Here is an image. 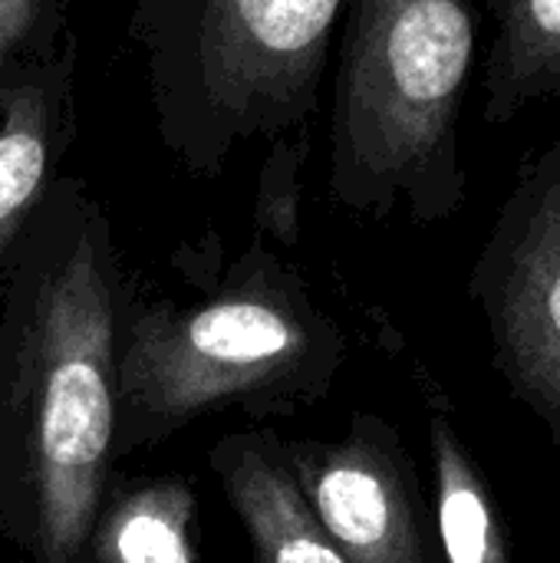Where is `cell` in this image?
<instances>
[{
    "mask_svg": "<svg viewBox=\"0 0 560 563\" xmlns=\"http://www.w3.org/2000/svg\"><path fill=\"white\" fill-rule=\"evenodd\" d=\"M86 563H198V495L185 475H112Z\"/></svg>",
    "mask_w": 560,
    "mask_h": 563,
    "instance_id": "9c48e42d",
    "label": "cell"
},
{
    "mask_svg": "<svg viewBox=\"0 0 560 563\" xmlns=\"http://www.w3.org/2000/svg\"><path fill=\"white\" fill-rule=\"evenodd\" d=\"M69 0H0V112L13 79L43 59L69 30Z\"/></svg>",
    "mask_w": 560,
    "mask_h": 563,
    "instance_id": "7c38bea8",
    "label": "cell"
},
{
    "mask_svg": "<svg viewBox=\"0 0 560 563\" xmlns=\"http://www.w3.org/2000/svg\"><path fill=\"white\" fill-rule=\"evenodd\" d=\"M343 360L340 323L257 234L198 300L135 294L119 340L116 462L215 412L264 422L314 409Z\"/></svg>",
    "mask_w": 560,
    "mask_h": 563,
    "instance_id": "7a4b0ae2",
    "label": "cell"
},
{
    "mask_svg": "<svg viewBox=\"0 0 560 563\" xmlns=\"http://www.w3.org/2000/svg\"><path fill=\"white\" fill-rule=\"evenodd\" d=\"M347 0H132L162 145L215 178L251 139H284L320 99Z\"/></svg>",
    "mask_w": 560,
    "mask_h": 563,
    "instance_id": "277c9868",
    "label": "cell"
},
{
    "mask_svg": "<svg viewBox=\"0 0 560 563\" xmlns=\"http://www.w3.org/2000/svg\"><path fill=\"white\" fill-rule=\"evenodd\" d=\"M488 10L495 36L482 69V122L502 129L560 96V0H488Z\"/></svg>",
    "mask_w": 560,
    "mask_h": 563,
    "instance_id": "8fae6325",
    "label": "cell"
},
{
    "mask_svg": "<svg viewBox=\"0 0 560 563\" xmlns=\"http://www.w3.org/2000/svg\"><path fill=\"white\" fill-rule=\"evenodd\" d=\"M135 294L106 208L59 175L0 267V538L23 563H86Z\"/></svg>",
    "mask_w": 560,
    "mask_h": 563,
    "instance_id": "6da1fadb",
    "label": "cell"
},
{
    "mask_svg": "<svg viewBox=\"0 0 560 563\" xmlns=\"http://www.w3.org/2000/svg\"><path fill=\"white\" fill-rule=\"evenodd\" d=\"M79 43L63 40L26 66L3 96L0 112V267L76 142Z\"/></svg>",
    "mask_w": 560,
    "mask_h": 563,
    "instance_id": "52a82bcc",
    "label": "cell"
},
{
    "mask_svg": "<svg viewBox=\"0 0 560 563\" xmlns=\"http://www.w3.org/2000/svg\"><path fill=\"white\" fill-rule=\"evenodd\" d=\"M330 115L340 208L416 224L462 211L459 122L475 59V0H347Z\"/></svg>",
    "mask_w": 560,
    "mask_h": 563,
    "instance_id": "3957f363",
    "label": "cell"
},
{
    "mask_svg": "<svg viewBox=\"0 0 560 563\" xmlns=\"http://www.w3.org/2000/svg\"><path fill=\"white\" fill-rule=\"evenodd\" d=\"M307 142L297 148L277 139L271 162L261 172V188H257V205H254V221L257 234L274 238L287 247L297 244V211H300V165H304Z\"/></svg>",
    "mask_w": 560,
    "mask_h": 563,
    "instance_id": "4fadbf2b",
    "label": "cell"
},
{
    "mask_svg": "<svg viewBox=\"0 0 560 563\" xmlns=\"http://www.w3.org/2000/svg\"><path fill=\"white\" fill-rule=\"evenodd\" d=\"M429 459L432 521L442 563H515L495 488L452 416L439 406L429 412Z\"/></svg>",
    "mask_w": 560,
    "mask_h": 563,
    "instance_id": "30bf717a",
    "label": "cell"
},
{
    "mask_svg": "<svg viewBox=\"0 0 560 563\" xmlns=\"http://www.w3.org/2000/svg\"><path fill=\"white\" fill-rule=\"evenodd\" d=\"M284 459L350 563H442L416 465L383 416L353 412L337 442L284 439Z\"/></svg>",
    "mask_w": 560,
    "mask_h": 563,
    "instance_id": "8992f818",
    "label": "cell"
},
{
    "mask_svg": "<svg viewBox=\"0 0 560 563\" xmlns=\"http://www.w3.org/2000/svg\"><path fill=\"white\" fill-rule=\"evenodd\" d=\"M208 462L248 538L251 563H350L300 495L284 459V435L231 432L211 445Z\"/></svg>",
    "mask_w": 560,
    "mask_h": 563,
    "instance_id": "ba28073f",
    "label": "cell"
},
{
    "mask_svg": "<svg viewBox=\"0 0 560 563\" xmlns=\"http://www.w3.org/2000/svg\"><path fill=\"white\" fill-rule=\"evenodd\" d=\"M492 366L560 449V139L521 162L469 274Z\"/></svg>",
    "mask_w": 560,
    "mask_h": 563,
    "instance_id": "5b68a950",
    "label": "cell"
}]
</instances>
